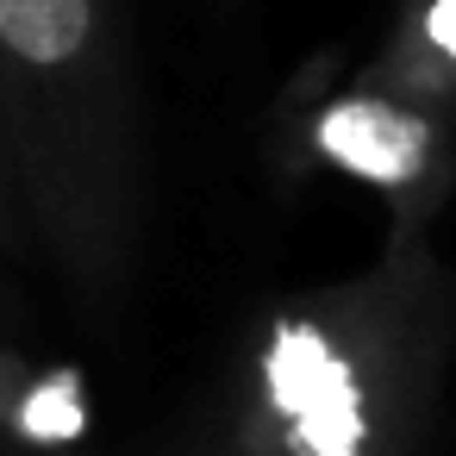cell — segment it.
I'll list each match as a JSON object with an SVG mask.
<instances>
[{
    "mask_svg": "<svg viewBox=\"0 0 456 456\" xmlns=\"http://www.w3.org/2000/svg\"><path fill=\"white\" fill-rule=\"evenodd\" d=\"M456 375V269L431 244L256 300L144 456H431Z\"/></svg>",
    "mask_w": 456,
    "mask_h": 456,
    "instance_id": "1",
    "label": "cell"
},
{
    "mask_svg": "<svg viewBox=\"0 0 456 456\" xmlns=\"http://www.w3.org/2000/svg\"><path fill=\"white\" fill-rule=\"evenodd\" d=\"M151 101L132 0H0V250L113 338L151 256Z\"/></svg>",
    "mask_w": 456,
    "mask_h": 456,
    "instance_id": "2",
    "label": "cell"
},
{
    "mask_svg": "<svg viewBox=\"0 0 456 456\" xmlns=\"http://www.w3.org/2000/svg\"><path fill=\"white\" fill-rule=\"evenodd\" d=\"M263 163L281 194L313 182H344L381 200L387 238L431 244L437 213L456 200V101H437L375 57L325 51L300 63L269 119Z\"/></svg>",
    "mask_w": 456,
    "mask_h": 456,
    "instance_id": "3",
    "label": "cell"
},
{
    "mask_svg": "<svg viewBox=\"0 0 456 456\" xmlns=\"http://www.w3.org/2000/svg\"><path fill=\"white\" fill-rule=\"evenodd\" d=\"M0 456H69L88 437V381L69 356L38 344L32 281H0Z\"/></svg>",
    "mask_w": 456,
    "mask_h": 456,
    "instance_id": "4",
    "label": "cell"
},
{
    "mask_svg": "<svg viewBox=\"0 0 456 456\" xmlns=\"http://www.w3.org/2000/svg\"><path fill=\"white\" fill-rule=\"evenodd\" d=\"M369 57L387 76L456 101V0H394Z\"/></svg>",
    "mask_w": 456,
    "mask_h": 456,
    "instance_id": "5",
    "label": "cell"
},
{
    "mask_svg": "<svg viewBox=\"0 0 456 456\" xmlns=\"http://www.w3.org/2000/svg\"><path fill=\"white\" fill-rule=\"evenodd\" d=\"M207 7H213L219 20H244V13H250V0H207Z\"/></svg>",
    "mask_w": 456,
    "mask_h": 456,
    "instance_id": "6",
    "label": "cell"
}]
</instances>
